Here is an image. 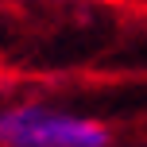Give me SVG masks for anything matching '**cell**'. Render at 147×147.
<instances>
[{
  "mask_svg": "<svg viewBox=\"0 0 147 147\" xmlns=\"http://www.w3.org/2000/svg\"><path fill=\"white\" fill-rule=\"evenodd\" d=\"M109 128L93 116L39 101L0 109V147H109Z\"/></svg>",
  "mask_w": 147,
  "mask_h": 147,
  "instance_id": "cell-1",
  "label": "cell"
}]
</instances>
